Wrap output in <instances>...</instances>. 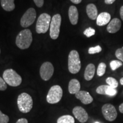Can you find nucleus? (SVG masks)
Here are the masks:
<instances>
[{
	"instance_id": "9",
	"label": "nucleus",
	"mask_w": 123,
	"mask_h": 123,
	"mask_svg": "<svg viewBox=\"0 0 123 123\" xmlns=\"http://www.w3.org/2000/svg\"><path fill=\"white\" fill-rule=\"evenodd\" d=\"M104 118L109 121H113L116 119L117 113L115 107L111 104H105L101 108Z\"/></svg>"
},
{
	"instance_id": "28",
	"label": "nucleus",
	"mask_w": 123,
	"mask_h": 123,
	"mask_svg": "<svg viewBox=\"0 0 123 123\" xmlns=\"http://www.w3.org/2000/svg\"><path fill=\"white\" fill-rule=\"evenodd\" d=\"M117 91L116 88H113L109 86L107 90V92H106V95H108V96H114L117 94Z\"/></svg>"
},
{
	"instance_id": "5",
	"label": "nucleus",
	"mask_w": 123,
	"mask_h": 123,
	"mask_svg": "<svg viewBox=\"0 0 123 123\" xmlns=\"http://www.w3.org/2000/svg\"><path fill=\"white\" fill-rule=\"evenodd\" d=\"M51 17L48 14L42 13L38 18L36 24V31L38 34L46 33L50 26Z\"/></svg>"
},
{
	"instance_id": "22",
	"label": "nucleus",
	"mask_w": 123,
	"mask_h": 123,
	"mask_svg": "<svg viewBox=\"0 0 123 123\" xmlns=\"http://www.w3.org/2000/svg\"><path fill=\"white\" fill-rule=\"evenodd\" d=\"M106 64L103 62H101L98 66L97 69V74L99 76H102L104 75L106 70Z\"/></svg>"
},
{
	"instance_id": "20",
	"label": "nucleus",
	"mask_w": 123,
	"mask_h": 123,
	"mask_svg": "<svg viewBox=\"0 0 123 123\" xmlns=\"http://www.w3.org/2000/svg\"><path fill=\"white\" fill-rule=\"evenodd\" d=\"M57 123H75V120L70 115H63L58 118Z\"/></svg>"
},
{
	"instance_id": "30",
	"label": "nucleus",
	"mask_w": 123,
	"mask_h": 123,
	"mask_svg": "<svg viewBox=\"0 0 123 123\" xmlns=\"http://www.w3.org/2000/svg\"><path fill=\"white\" fill-rule=\"evenodd\" d=\"M6 88V83L5 82L4 79L0 77V91H5Z\"/></svg>"
},
{
	"instance_id": "26",
	"label": "nucleus",
	"mask_w": 123,
	"mask_h": 123,
	"mask_svg": "<svg viewBox=\"0 0 123 123\" xmlns=\"http://www.w3.org/2000/svg\"><path fill=\"white\" fill-rule=\"evenodd\" d=\"M84 34L86 35L87 37L90 38L91 37L95 35V30L94 29L92 28V27H88L87 29H86L83 32Z\"/></svg>"
},
{
	"instance_id": "27",
	"label": "nucleus",
	"mask_w": 123,
	"mask_h": 123,
	"mask_svg": "<svg viewBox=\"0 0 123 123\" xmlns=\"http://www.w3.org/2000/svg\"><path fill=\"white\" fill-rule=\"evenodd\" d=\"M115 56L119 61L123 62V49H117L115 52Z\"/></svg>"
},
{
	"instance_id": "15",
	"label": "nucleus",
	"mask_w": 123,
	"mask_h": 123,
	"mask_svg": "<svg viewBox=\"0 0 123 123\" xmlns=\"http://www.w3.org/2000/svg\"><path fill=\"white\" fill-rule=\"evenodd\" d=\"M68 17L71 24L73 25H76L78 22L79 13L78 9L75 6H71L68 10Z\"/></svg>"
},
{
	"instance_id": "19",
	"label": "nucleus",
	"mask_w": 123,
	"mask_h": 123,
	"mask_svg": "<svg viewBox=\"0 0 123 123\" xmlns=\"http://www.w3.org/2000/svg\"><path fill=\"white\" fill-rule=\"evenodd\" d=\"M1 6L5 11L11 12L15 9L14 0H1Z\"/></svg>"
},
{
	"instance_id": "29",
	"label": "nucleus",
	"mask_w": 123,
	"mask_h": 123,
	"mask_svg": "<svg viewBox=\"0 0 123 123\" xmlns=\"http://www.w3.org/2000/svg\"><path fill=\"white\" fill-rule=\"evenodd\" d=\"M9 121V117L8 116L4 114L0 111V123H7Z\"/></svg>"
},
{
	"instance_id": "16",
	"label": "nucleus",
	"mask_w": 123,
	"mask_h": 123,
	"mask_svg": "<svg viewBox=\"0 0 123 123\" xmlns=\"http://www.w3.org/2000/svg\"><path fill=\"white\" fill-rule=\"evenodd\" d=\"M86 12L87 15L91 19L95 20L97 19L98 16V9L95 5L93 4H90L86 7Z\"/></svg>"
},
{
	"instance_id": "38",
	"label": "nucleus",
	"mask_w": 123,
	"mask_h": 123,
	"mask_svg": "<svg viewBox=\"0 0 123 123\" xmlns=\"http://www.w3.org/2000/svg\"><path fill=\"white\" fill-rule=\"evenodd\" d=\"M95 123H99V122H95Z\"/></svg>"
},
{
	"instance_id": "1",
	"label": "nucleus",
	"mask_w": 123,
	"mask_h": 123,
	"mask_svg": "<svg viewBox=\"0 0 123 123\" xmlns=\"http://www.w3.org/2000/svg\"><path fill=\"white\" fill-rule=\"evenodd\" d=\"M33 41L32 33L29 29L21 31L17 36L15 43L19 49L25 50L30 47Z\"/></svg>"
},
{
	"instance_id": "14",
	"label": "nucleus",
	"mask_w": 123,
	"mask_h": 123,
	"mask_svg": "<svg viewBox=\"0 0 123 123\" xmlns=\"http://www.w3.org/2000/svg\"><path fill=\"white\" fill-rule=\"evenodd\" d=\"M111 16L110 13L107 12H102L98 15L96 19V24L99 26H103L109 24L111 21Z\"/></svg>"
},
{
	"instance_id": "6",
	"label": "nucleus",
	"mask_w": 123,
	"mask_h": 123,
	"mask_svg": "<svg viewBox=\"0 0 123 123\" xmlns=\"http://www.w3.org/2000/svg\"><path fill=\"white\" fill-rule=\"evenodd\" d=\"M63 96V90L61 86L55 85L51 87L47 93L46 100L49 104H56L59 102Z\"/></svg>"
},
{
	"instance_id": "35",
	"label": "nucleus",
	"mask_w": 123,
	"mask_h": 123,
	"mask_svg": "<svg viewBox=\"0 0 123 123\" xmlns=\"http://www.w3.org/2000/svg\"><path fill=\"white\" fill-rule=\"evenodd\" d=\"M70 1L75 4H79L81 2L82 0H70Z\"/></svg>"
},
{
	"instance_id": "10",
	"label": "nucleus",
	"mask_w": 123,
	"mask_h": 123,
	"mask_svg": "<svg viewBox=\"0 0 123 123\" xmlns=\"http://www.w3.org/2000/svg\"><path fill=\"white\" fill-rule=\"evenodd\" d=\"M53 65L51 63L46 62L42 64L40 68V75L41 78L44 81H47L50 79L54 74Z\"/></svg>"
},
{
	"instance_id": "25",
	"label": "nucleus",
	"mask_w": 123,
	"mask_h": 123,
	"mask_svg": "<svg viewBox=\"0 0 123 123\" xmlns=\"http://www.w3.org/2000/svg\"><path fill=\"white\" fill-rule=\"evenodd\" d=\"M101 50H102L101 47L99 45H98L95 47H90L88 49V53L90 54H95L96 53H99L101 51Z\"/></svg>"
},
{
	"instance_id": "33",
	"label": "nucleus",
	"mask_w": 123,
	"mask_h": 123,
	"mask_svg": "<svg viewBox=\"0 0 123 123\" xmlns=\"http://www.w3.org/2000/svg\"><path fill=\"white\" fill-rule=\"evenodd\" d=\"M116 0H104V2L107 5H111Z\"/></svg>"
},
{
	"instance_id": "21",
	"label": "nucleus",
	"mask_w": 123,
	"mask_h": 123,
	"mask_svg": "<svg viewBox=\"0 0 123 123\" xmlns=\"http://www.w3.org/2000/svg\"><path fill=\"white\" fill-rule=\"evenodd\" d=\"M106 83L108 85L110 86L111 87H112L113 88H116L119 86L118 81L116 80V79L112 78V77H108L106 79Z\"/></svg>"
},
{
	"instance_id": "18",
	"label": "nucleus",
	"mask_w": 123,
	"mask_h": 123,
	"mask_svg": "<svg viewBox=\"0 0 123 123\" xmlns=\"http://www.w3.org/2000/svg\"><path fill=\"white\" fill-rule=\"evenodd\" d=\"M95 73V66L93 64L90 63L86 67L84 71V79L86 80L90 81L93 78Z\"/></svg>"
},
{
	"instance_id": "32",
	"label": "nucleus",
	"mask_w": 123,
	"mask_h": 123,
	"mask_svg": "<svg viewBox=\"0 0 123 123\" xmlns=\"http://www.w3.org/2000/svg\"><path fill=\"white\" fill-rule=\"evenodd\" d=\"M15 123H28V121L25 118H21V119L18 120V121Z\"/></svg>"
},
{
	"instance_id": "4",
	"label": "nucleus",
	"mask_w": 123,
	"mask_h": 123,
	"mask_svg": "<svg viewBox=\"0 0 123 123\" xmlns=\"http://www.w3.org/2000/svg\"><path fill=\"white\" fill-rule=\"evenodd\" d=\"M3 79L5 82L12 87H17L22 83V78L13 69H7L3 73Z\"/></svg>"
},
{
	"instance_id": "17",
	"label": "nucleus",
	"mask_w": 123,
	"mask_h": 123,
	"mask_svg": "<svg viewBox=\"0 0 123 123\" xmlns=\"http://www.w3.org/2000/svg\"><path fill=\"white\" fill-rule=\"evenodd\" d=\"M80 90V84L76 79H71L68 84V91L71 94H76Z\"/></svg>"
},
{
	"instance_id": "7",
	"label": "nucleus",
	"mask_w": 123,
	"mask_h": 123,
	"mask_svg": "<svg viewBox=\"0 0 123 123\" xmlns=\"http://www.w3.org/2000/svg\"><path fill=\"white\" fill-rule=\"evenodd\" d=\"M61 21V16L59 14L54 15L51 18L50 26V35L51 39H56L59 37Z\"/></svg>"
},
{
	"instance_id": "23",
	"label": "nucleus",
	"mask_w": 123,
	"mask_h": 123,
	"mask_svg": "<svg viewBox=\"0 0 123 123\" xmlns=\"http://www.w3.org/2000/svg\"><path fill=\"white\" fill-rule=\"evenodd\" d=\"M123 66L122 62L118 60H113L110 62V67L112 71H115Z\"/></svg>"
},
{
	"instance_id": "34",
	"label": "nucleus",
	"mask_w": 123,
	"mask_h": 123,
	"mask_svg": "<svg viewBox=\"0 0 123 123\" xmlns=\"http://www.w3.org/2000/svg\"><path fill=\"white\" fill-rule=\"evenodd\" d=\"M120 15L121 19L123 21V6H122L120 7Z\"/></svg>"
},
{
	"instance_id": "2",
	"label": "nucleus",
	"mask_w": 123,
	"mask_h": 123,
	"mask_svg": "<svg viewBox=\"0 0 123 123\" xmlns=\"http://www.w3.org/2000/svg\"><path fill=\"white\" fill-rule=\"evenodd\" d=\"M17 104L19 110L22 113H28L33 108V99L28 93H22L18 97Z\"/></svg>"
},
{
	"instance_id": "13",
	"label": "nucleus",
	"mask_w": 123,
	"mask_h": 123,
	"mask_svg": "<svg viewBox=\"0 0 123 123\" xmlns=\"http://www.w3.org/2000/svg\"><path fill=\"white\" fill-rule=\"evenodd\" d=\"M121 26V22L119 18H115L108 25L107 30L108 33L114 34L119 31Z\"/></svg>"
},
{
	"instance_id": "37",
	"label": "nucleus",
	"mask_w": 123,
	"mask_h": 123,
	"mask_svg": "<svg viewBox=\"0 0 123 123\" xmlns=\"http://www.w3.org/2000/svg\"><path fill=\"white\" fill-rule=\"evenodd\" d=\"M120 84L121 85L123 86V77L122 78H121L120 80Z\"/></svg>"
},
{
	"instance_id": "11",
	"label": "nucleus",
	"mask_w": 123,
	"mask_h": 123,
	"mask_svg": "<svg viewBox=\"0 0 123 123\" xmlns=\"http://www.w3.org/2000/svg\"><path fill=\"white\" fill-rule=\"evenodd\" d=\"M73 113L75 117L79 122L84 123L88 120V115L83 107L80 106H76L74 107L73 110Z\"/></svg>"
},
{
	"instance_id": "31",
	"label": "nucleus",
	"mask_w": 123,
	"mask_h": 123,
	"mask_svg": "<svg viewBox=\"0 0 123 123\" xmlns=\"http://www.w3.org/2000/svg\"><path fill=\"white\" fill-rule=\"evenodd\" d=\"M34 2L38 7H41L43 6L44 4V0H33Z\"/></svg>"
},
{
	"instance_id": "39",
	"label": "nucleus",
	"mask_w": 123,
	"mask_h": 123,
	"mask_svg": "<svg viewBox=\"0 0 123 123\" xmlns=\"http://www.w3.org/2000/svg\"><path fill=\"white\" fill-rule=\"evenodd\" d=\"M0 52H1V51H0Z\"/></svg>"
},
{
	"instance_id": "12",
	"label": "nucleus",
	"mask_w": 123,
	"mask_h": 123,
	"mask_svg": "<svg viewBox=\"0 0 123 123\" xmlns=\"http://www.w3.org/2000/svg\"><path fill=\"white\" fill-rule=\"evenodd\" d=\"M75 97L80 100L83 104L86 105L91 103L93 100L90 93L86 91H80L75 94Z\"/></svg>"
},
{
	"instance_id": "36",
	"label": "nucleus",
	"mask_w": 123,
	"mask_h": 123,
	"mask_svg": "<svg viewBox=\"0 0 123 123\" xmlns=\"http://www.w3.org/2000/svg\"><path fill=\"white\" fill-rule=\"evenodd\" d=\"M119 111L121 113H123V103L119 106Z\"/></svg>"
},
{
	"instance_id": "24",
	"label": "nucleus",
	"mask_w": 123,
	"mask_h": 123,
	"mask_svg": "<svg viewBox=\"0 0 123 123\" xmlns=\"http://www.w3.org/2000/svg\"><path fill=\"white\" fill-rule=\"evenodd\" d=\"M108 85H101L100 86L96 88V91L98 94L100 95H106V92L108 88Z\"/></svg>"
},
{
	"instance_id": "8",
	"label": "nucleus",
	"mask_w": 123,
	"mask_h": 123,
	"mask_svg": "<svg viewBox=\"0 0 123 123\" xmlns=\"http://www.w3.org/2000/svg\"><path fill=\"white\" fill-rule=\"evenodd\" d=\"M36 11L34 8H29L21 19V25L22 27H27L34 22L36 18Z\"/></svg>"
},
{
	"instance_id": "3",
	"label": "nucleus",
	"mask_w": 123,
	"mask_h": 123,
	"mask_svg": "<svg viewBox=\"0 0 123 123\" xmlns=\"http://www.w3.org/2000/svg\"><path fill=\"white\" fill-rule=\"evenodd\" d=\"M68 67L70 73L75 74L79 73L81 68L79 54L76 50L71 51L68 55Z\"/></svg>"
}]
</instances>
